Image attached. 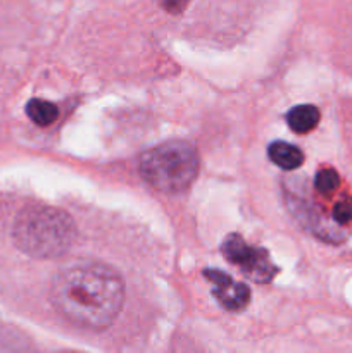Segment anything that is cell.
Listing matches in <instances>:
<instances>
[{
	"label": "cell",
	"instance_id": "7a4b0ae2",
	"mask_svg": "<svg viewBox=\"0 0 352 353\" xmlns=\"http://www.w3.org/2000/svg\"><path fill=\"white\" fill-rule=\"evenodd\" d=\"M12 238L17 248L31 257H61L75 243L76 224L66 210L57 207H26L14 221Z\"/></svg>",
	"mask_w": 352,
	"mask_h": 353
},
{
	"label": "cell",
	"instance_id": "52a82bcc",
	"mask_svg": "<svg viewBox=\"0 0 352 353\" xmlns=\"http://www.w3.org/2000/svg\"><path fill=\"white\" fill-rule=\"evenodd\" d=\"M286 123L297 133H307L320 123V109L313 103H299L286 112Z\"/></svg>",
	"mask_w": 352,
	"mask_h": 353
},
{
	"label": "cell",
	"instance_id": "8fae6325",
	"mask_svg": "<svg viewBox=\"0 0 352 353\" xmlns=\"http://www.w3.org/2000/svg\"><path fill=\"white\" fill-rule=\"evenodd\" d=\"M159 2H161V6L164 7L168 12L178 14V12H182V10L186 9V6L190 3V0H159Z\"/></svg>",
	"mask_w": 352,
	"mask_h": 353
},
{
	"label": "cell",
	"instance_id": "5b68a950",
	"mask_svg": "<svg viewBox=\"0 0 352 353\" xmlns=\"http://www.w3.org/2000/svg\"><path fill=\"white\" fill-rule=\"evenodd\" d=\"M204 276L213 283L214 296L226 310L237 312V310H242L248 303L251 288L245 283L235 281L230 274L214 268L206 269Z\"/></svg>",
	"mask_w": 352,
	"mask_h": 353
},
{
	"label": "cell",
	"instance_id": "ba28073f",
	"mask_svg": "<svg viewBox=\"0 0 352 353\" xmlns=\"http://www.w3.org/2000/svg\"><path fill=\"white\" fill-rule=\"evenodd\" d=\"M26 114L38 126H48L59 116V107L45 99H31L26 103Z\"/></svg>",
	"mask_w": 352,
	"mask_h": 353
},
{
	"label": "cell",
	"instance_id": "30bf717a",
	"mask_svg": "<svg viewBox=\"0 0 352 353\" xmlns=\"http://www.w3.org/2000/svg\"><path fill=\"white\" fill-rule=\"evenodd\" d=\"M333 219L338 224H347L352 221V200L344 199L335 203L333 207Z\"/></svg>",
	"mask_w": 352,
	"mask_h": 353
},
{
	"label": "cell",
	"instance_id": "9c48e42d",
	"mask_svg": "<svg viewBox=\"0 0 352 353\" xmlns=\"http://www.w3.org/2000/svg\"><path fill=\"white\" fill-rule=\"evenodd\" d=\"M338 185H340V176L335 169H321L314 178V186H316L317 192L324 193V195L335 192Z\"/></svg>",
	"mask_w": 352,
	"mask_h": 353
},
{
	"label": "cell",
	"instance_id": "3957f363",
	"mask_svg": "<svg viewBox=\"0 0 352 353\" xmlns=\"http://www.w3.org/2000/svg\"><path fill=\"white\" fill-rule=\"evenodd\" d=\"M140 172L145 181L161 192H183L199 172V154L188 141H164L141 154Z\"/></svg>",
	"mask_w": 352,
	"mask_h": 353
},
{
	"label": "cell",
	"instance_id": "277c9868",
	"mask_svg": "<svg viewBox=\"0 0 352 353\" xmlns=\"http://www.w3.org/2000/svg\"><path fill=\"white\" fill-rule=\"evenodd\" d=\"M221 252L231 264L238 265L242 272H245L252 281L268 283L278 271L264 248L252 247L237 233H231L224 238Z\"/></svg>",
	"mask_w": 352,
	"mask_h": 353
},
{
	"label": "cell",
	"instance_id": "6da1fadb",
	"mask_svg": "<svg viewBox=\"0 0 352 353\" xmlns=\"http://www.w3.org/2000/svg\"><path fill=\"white\" fill-rule=\"evenodd\" d=\"M55 309L86 330H106L124 303V281L109 264L81 261L61 269L50 286Z\"/></svg>",
	"mask_w": 352,
	"mask_h": 353
},
{
	"label": "cell",
	"instance_id": "8992f818",
	"mask_svg": "<svg viewBox=\"0 0 352 353\" xmlns=\"http://www.w3.org/2000/svg\"><path fill=\"white\" fill-rule=\"evenodd\" d=\"M268 155L278 168L285 169V171H292L297 169L304 162V154L299 147L289 141L276 140L269 143Z\"/></svg>",
	"mask_w": 352,
	"mask_h": 353
}]
</instances>
